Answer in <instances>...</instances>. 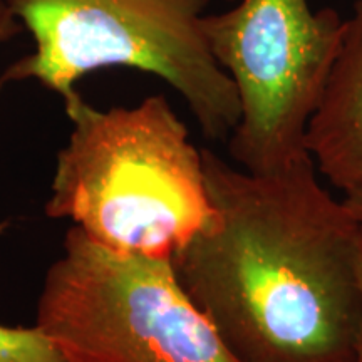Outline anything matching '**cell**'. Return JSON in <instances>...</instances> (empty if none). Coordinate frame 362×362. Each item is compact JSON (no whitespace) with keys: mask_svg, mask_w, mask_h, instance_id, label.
Wrapping results in <instances>:
<instances>
[{"mask_svg":"<svg viewBox=\"0 0 362 362\" xmlns=\"http://www.w3.org/2000/svg\"><path fill=\"white\" fill-rule=\"evenodd\" d=\"M203 161L214 216L171 259L185 292L240 362H354L361 221L309 155L270 173Z\"/></svg>","mask_w":362,"mask_h":362,"instance_id":"obj_1","label":"cell"},{"mask_svg":"<svg viewBox=\"0 0 362 362\" xmlns=\"http://www.w3.org/2000/svg\"><path fill=\"white\" fill-rule=\"evenodd\" d=\"M22 30L24 29H22L19 21L12 16V12L8 11L7 4H0V45L19 35Z\"/></svg>","mask_w":362,"mask_h":362,"instance_id":"obj_8","label":"cell"},{"mask_svg":"<svg viewBox=\"0 0 362 362\" xmlns=\"http://www.w3.org/2000/svg\"><path fill=\"white\" fill-rule=\"evenodd\" d=\"M317 173L344 194L362 188V0L346 21L341 47L305 129Z\"/></svg>","mask_w":362,"mask_h":362,"instance_id":"obj_6","label":"cell"},{"mask_svg":"<svg viewBox=\"0 0 362 362\" xmlns=\"http://www.w3.org/2000/svg\"><path fill=\"white\" fill-rule=\"evenodd\" d=\"M35 325L66 362H240L171 260L112 252L76 226L45 274Z\"/></svg>","mask_w":362,"mask_h":362,"instance_id":"obj_4","label":"cell"},{"mask_svg":"<svg viewBox=\"0 0 362 362\" xmlns=\"http://www.w3.org/2000/svg\"><path fill=\"white\" fill-rule=\"evenodd\" d=\"M342 202H344V205L347 206V210H349L357 220L362 221V188L344 194Z\"/></svg>","mask_w":362,"mask_h":362,"instance_id":"obj_10","label":"cell"},{"mask_svg":"<svg viewBox=\"0 0 362 362\" xmlns=\"http://www.w3.org/2000/svg\"><path fill=\"white\" fill-rule=\"evenodd\" d=\"M357 287H359L361 300H362V221H361V232H359V247H357ZM354 362H362V320L359 325V332H357L356 339V349H354Z\"/></svg>","mask_w":362,"mask_h":362,"instance_id":"obj_9","label":"cell"},{"mask_svg":"<svg viewBox=\"0 0 362 362\" xmlns=\"http://www.w3.org/2000/svg\"><path fill=\"white\" fill-rule=\"evenodd\" d=\"M4 2H6V0H0V4H4Z\"/></svg>","mask_w":362,"mask_h":362,"instance_id":"obj_11","label":"cell"},{"mask_svg":"<svg viewBox=\"0 0 362 362\" xmlns=\"http://www.w3.org/2000/svg\"><path fill=\"white\" fill-rule=\"evenodd\" d=\"M0 362H66L61 349L39 325L0 324Z\"/></svg>","mask_w":362,"mask_h":362,"instance_id":"obj_7","label":"cell"},{"mask_svg":"<svg viewBox=\"0 0 362 362\" xmlns=\"http://www.w3.org/2000/svg\"><path fill=\"white\" fill-rule=\"evenodd\" d=\"M346 21L309 0H242L205 13L203 30L233 81L240 119L226 139L235 165L270 173L305 156V129L341 47Z\"/></svg>","mask_w":362,"mask_h":362,"instance_id":"obj_5","label":"cell"},{"mask_svg":"<svg viewBox=\"0 0 362 362\" xmlns=\"http://www.w3.org/2000/svg\"><path fill=\"white\" fill-rule=\"evenodd\" d=\"M34 51L0 76L35 79L69 101L84 76L129 67L156 76L187 103L205 138L226 141L240 119L233 81L203 30L210 0H6Z\"/></svg>","mask_w":362,"mask_h":362,"instance_id":"obj_3","label":"cell"},{"mask_svg":"<svg viewBox=\"0 0 362 362\" xmlns=\"http://www.w3.org/2000/svg\"><path fill=\"white\" fill-rule=\"evenodd\" d=\"M72 129L57 153L45 215L71 220L112 252L171 260L214 216L203 149L163 94L98 110L64 103Z\"/></svg>","mask_w":362,"mask_h":362,"instance_id":"obj_2","label":"cell"}]
</instances>
